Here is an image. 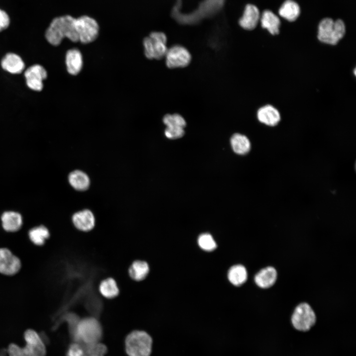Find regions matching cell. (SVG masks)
<instances>
[{
    "label": "cell",
    "instance_id": "1",
    "mask_svg": "<svg viewBox=\"0 0 356 356\" xmlns=\"http://www.w3.org/2000/svg\"><path fill=\"white\" fill-rule=\"evenodd\" d=\"M45 38L52 45H59L64 38L73 42H79L76 28V18L70 15L55 18L45 32Z\"/></svg>",
    "mask_w": 356,
    "mask_h": 356
},
{
    "label": "cell",
    "instance_id": "2",
    "mask_svg": "<svg viewBox=\"0 0 356 356\" xmlns=\"http://www.w3.org/2000/svg\"><path fill=\"white\" fill-rule=\"evenodd\" d=\"M25 344L20 346L11 343L6 348L8 356H46V344L41 334L33 329H26L23 334Z\"/></svg>",
    "mask_w": 356,
    "mask_h": 356
},
{
    "label": "cell",
    "instance_id": "3",
    "mask_svg": "<svg viewBox=\"0 0 356 356\" xmlns=\"http://www.w3.org/2000/svg\"><path fill=\"white\" fill-rule=\"evenodd\" d=\"M72 342L83 346L101 342L103 329L99 321L93 317L79 319L72 335Z\"/></svg>",
    "mask_w": 356,
    "mask_h": 356
},
{
    "label": "cell",
    "instance_id": "4",
    "mask_svg": "<svg viewBox=\"0 0 356 356\" xmlns=\"http://www.w3.org/2000/svg\"><path fill=\"white\" fill-rule=\"evenodd\" d=\"M153 341L150 335L142 330H134L125 339V349L128 356H150Z\"/></svg>",
    "mask_w": 356,
    "mask_h": 356
},
{
    "label": "cell",
    "instance_id": "5",
    "mask_svg": "<svg viewBox=\"0 0 356 356\" xmlns=\"http://www.w3.org/2000/svg\"><path fill=\"white\" fill-rule=\"evenodd\" d=\"M225 0H204L193 12L182 14L173 10L175 18L182 24H193L204 18L213 16L222 9Z\"/></svg>",
    "mask_w": 356,
    "mask_h": 356
},
{
    "label": "cell",
    "instance_id": "6",
    "mask_svg": "<svg viewBox=\"0 0 356 356\" xmlns=\"http://www.w3.org/2000/svg\"><path fill=\"white\" fill-rule=\"evenodd\" d=\"M345 32V26L342 20L324 18L319 24L317 38L323 43L335 45L343 38Z\"/></svg>",
    "mask_w": 356,
    "mask_h": 356
},
{
    "label": "cell",
    "instance_id": "7",
    "mask_svg": "<svg viewBox=\"0 0 356 356\" xmlns=\"http://www.w3.org/2000/svg\"><path fill=\"white\" fill-rule=\"evenodd\" d=\"M316 316L310 304L302 302L294 309L291 317V321L296 330L306 332L315 324Z\"/></svg>",
    "mask_w": 356,
    "mask_h": 356
},
{
    "label": "cell",
    "instance_id": "8",
    "mask_svg": "<svg viewBox=\"0 0 356 356\" xmlns=\"http://www.w3.org/2000/svg\"><path fill=\"white\" fill-rule=\"evenodd\" d=\"M166 43L167 37L164 33L152 32L143 41L145 56L150 59L162 58L165 56L168 50Z\"/></svg>",
    "mask_w": 356,
    "mask_h": 356
},
{
    "label": "cell",
    "instance_id": "9",
    "mask_svg": "<svg viewBox=\"0 0 356 356\" xmlns=\"http://www.w3.org/2000/svg\"><path fill=\"white\" fill-rule=\"evenodd\" d=\"M76 28L79 41L83 44H89L97 37L99 26L93 18L88 16H82L76 18Z\"/></svg>",
    "mask_w": 356,
    "mask_h": 356
},
{
    "label": "cell",
    "instance_id": "10",
    "mask_svg": "<svg viewBox=\"0 0 356 356\" xmlns=\"http://www.w3.org/2000/svg\"><path fill=\"white\" fill-rule=\"evenodd\" d=\"M166 57L167 66L170 68L184 67L189 64L191 55L184 47L176 45L168 49Z\"/></svg>",
    "mask_w": 356,
    "mask_h": 356
},
{
    "label": "cell",
    "instance_id": "11",
    "mask_svg": "<svg viewBox=\"0 0 356 356\" xmlns=\"http://www.w3.org/2000/svg\"><path fill=\"white\" fill-rule=\"evenodd\" d=\"M21 267V261L17 256L7 248H0V273L13 275L17 273Z\"/></svg>",
    "mask_w": 356,
    "mask_h": 356
},
{
    "label": "cell",
    "instance_id": "12",
    "mask_svg": "<svg viewBox=\"0 0 356 356\" xmlns=\"http://www.w3.org/2000/svg\"><path fill=\"white\" fill-rule=\"evenodd\" d=\"M24 76L26 84L30 89L35 91H41L43 88V81L47 77V72L43 66L35 64L25 71Z\"/></svg>",
    "mask_w": 356,
    "mask_h": 356
},
{
    "label": "cell",
    "instance_id": "13",
    "mask_svg": "<svg viewBox=\"0 0 356 356\" xmlns=\"http://www.w3.org/2000/svg\"><path fill=\"white\" fill-rule=\"evenodd\" d=\"M278 273L273 266H267L260 269L254 276L256 284L262 289H269L276 282Z\"/></svg>",
    "mask_w": 356,
    "mask_h": 356
},
{
    "label": "cell",
    "instance_id": "14",
    "mask_svg": "<svg viewBox=\"0 0 356 356\" xmlns=\"http://www.w3.org/2000/svg\"><path fill=\"white\" fill-rule=\"evenodd\" d=\"M257 118L261 123L271 127L277 125L281 119L278 110L269 104L264 106L258 110Z\"/></svg>",
    "mask_w": 356,
    "mask_h": 356
},
{
    "label": "cell",
    "instance_id": "15",
    "mask_svg": "<svg viewBox=\"0 0 356 356\" xmlns=\"http://www.w3.org/2000/svg\"><path fill=\"white\" fill-rule=\"evenodd\" d=\"M259 19L260 12L258 8L254 5L249 4L246 6L239 23L243 29L251 30L256 27Z\"/></svg>",
    "mask_w": 356,
    "mask_h": 356
},
{
    "label": "cell",
    "instance_id": "16",
    "mask_svg": "<svg viewBox=\"0 0 356 356\" xmlns=\"http://www.w3.org/2000/svg\"><path fill=\"white\" fill-rule=\"evenodd\" d=\"M72 221L77 228L84 231L92 229L95 224L94 217L89 210L75 213L72 217Z\"/></svg>",
    "mask_w": 356,
    "mask_h": 356
},
{
    "label": "cell",
    "instance_id": "17",
    "mask_svg": "<svg viewBox=\"0 0 356 356\" xmlns=\"http://www.w3.org/2000/svg\"><path fill=\"white\" fill-rule=\"evenodd\" d=\"M65 63L68 73L72 75H77L81 71L83 64L80 51L77 48L68 50L66 54Z\"/></svg>",
    "mask_w": 356,
    "mask_h": 356
},
{
    "label": "cell",
    "instance_id": "18",
    "mask_svg": "<svg viewBox=\"0 0 356 356\" xmlns=\"http://www.w3.org/2000/svg\"><path fill=\"white\" fill-rule=\"evenodd\" d=\"M2 68L11 74L21 73L25 68L22 58L13 53L6 54L1 61Z\"/></svg>",
    "mask_w": 356,
    "mask_h": 356
},
{
    "label": "cell",
    "instance_id": "19",
    "mask_svg": "<svg viewBox=\"0 0 356 356\" xmlns=\"http://www.w3.org/2000/svg\"><path fill=\"white\" fill-rule=\"evenodd\" d=\"M2 226L7 232H15L18 230L22 225V218L21 215L13 211L4 212L1 217Z\"/></svg>",
    "mask_w": 356,
    "mask_h": 356
},
{
    "label": "cell",
    "instance_id": "20",
    "mask_svg": "<svg viewBox=\"0 0 356 356\" xmlns=\"http://www.w3.org/2000/svg\"><path fill=\"white\" fill-rule=\"evenodd\" d=\"M261 22L263 28L266 29L271 35H276L279 32L280 21L279 18L272 12L265 10L263 12Z\"/></svg>",
    "mask_w": 356,
    "mask_h": 356
},
{
    "label": "cell",
    "instance_id": "21",
    "mask_svg": "<svg viewBox=\"0 0 356 356\" xmlns=\"http://www.w3.org/2000/svg\"><path fill=\"white\" fill-rule=\"evenodd\" d=\"M227 277L232 284L239 286L246 281L248 277L247 271L244 266L235 265L228 270Z\"/></svg>",
    "mask_w": 356,
    "mask_h": 356
},
{
    "label": "cell",
    "instance_id": "22",
    "mask_svg": "<svg viewBox=\"0 0 356 356\" xmlns=\"http://www.w3.org/2000/svg\"><path fill=\"white\" fill-rule=\"evenodd\" d=\"M71 185L75 189L80 191L85 190L89 185L90 180L88 176L80 170L71 172L68 177Z\"/></svg>",
    "mask_w": 356,
    "mask_h": 356
},
{
    "label": "cell",
    "instance_id": "23",
    "mask_svg": "<svg viewBox=\"0 0 356 356\" xmlns=\"http://www.w3.org/2000/svg\"><path fill=\"white\" fill-rule=\"evenodd\" d=\"M230 143L234 152L238 154H246L250 150V140L244 135L240 134H234L231 137Z\"/></svg>",
    "mask_w": 356,
    "mask_h": 356
},
{
    "label": "cell",
    "instance_id": "24",
    "mask_svg": "<svg viewBox=\"0 0 356 356\" xmlns=\"http://www.w3.org/2000/svg\"><path fill=\"white\" fill-rule=\"evenodd\" d=\"M279 15L289 21H294L298 18L300 13L299 5L292 0H286L279 10Z\"/></svg>",
    "mask_w": 356,
    "mask_h": 356
},
{
    "label": "cell",
    "instance_id": "25",
    "mask_svg": "<svg viewBox=\"0 0 356 356\" xmlns=\"http://www.w3.org/2000/svg\"><path fill=\"white\" fill-rule=\"evenodd\" d=\"M149 270V267L146 262L136 261L131 265L129 269V273L133 279L140 281L146 277Z\"/></svg>",
    "mask_w": 356,
    "mask_h": 356
},
{
    "label": "cell",
    "instance_id": "26",
    "mask_svg": "<svg viewBox=\"0 0 356 356\" xmlns=\"http://www.w3.org/2000/svg\"><path fill=\"white\" fill-rule=\"evenodd\" d=\"M28 236L31 241L35 245H43L49 237L48 229L44 225H40L30 229Z\"/></svg>",
    "mask_w": 356,
    "mask_h": 356
},
{
    "label": "cell",
    "instance_id": "27",
    "mask_svg": "<svg viewBox=\"0 0 356 356\" xmlns=\"http://www.w3.org/2000/svg\"><path fill=\"white\" fill-rule=\"evenodd\" d=\"M99 291L101 294L107 298H112L117 296L119 293L116 281L111 278L103 280L99 285Z\"/></svg>",
    "mask_w": 356,
    "mask_h": 356
},
{
    "label": "cell",
    "instance_id": "28",
    "mask_svg": "<svg viewBox=\"0 0 356 356\" xmlns=\"http://www.w3.org/2000/svg\"><path fill=\"white\" fill-rule=\"evenodd\" d=\"M84 356H106V346L101 342L84 346Z\"/></svg>",
    "mask_w": 356,
    "mask_h": 356
},
{
    "label": "cell",
    "instance_id": "29",
    "mask_svg": "<svg viewBox=\"0 0 356 356\" xmlns=\"http://www.w3.org/2000/svg\"><path fill=\"white\" fill-rule=\"evenodd\" d=\"M163 122L167 128H183L186 126L184 118L178 114H167L163 118Z\"/></svg>",
    "mask_w": 356,
    "mask_h": 356
},
{
    "label": "cell",
    "instance_id": "30",
    "mask_svg": "<svg viewBox=\"0 0 356 356\" xmlns=\"http://www.w3.org/2000/svg\"><path fill=\"white\" fill-rule=\"evenodd\" d=\"M199 247L206 251L210 252L217 248V244L212 236L208 233L201 234L198 238Z\"/></svg>",
    "mask_w": 356,
    "mask_h": 356
},
{
    "label": "cell",
    "instance_id": "31",
    "mask_svg": "<svg viewBox=\"0 0 356 356\" xmlns=\"http://www.w3.org/2000/svg\"><path fill=\"white\" fill-rule=\"evenodd\" d=\"M84 346L78 342H72L68 347L66 356H84Z\"/></svg>",
    "mask_w": 356,
    "mask_h": 356
},
{
    "label": "cell",
    "instance_id": "32",
    "mask_svg": "<svg viewBox=\"0 0 356 356\" xmlns=\"http://www.w3.org/2000/svg\"><path fill=\"white\" fill-rule=\"evenodd\" d=\"M184 134L183 128H166L165 131V134L167 137L170 139L178 138L183 136Z\"/></svg>",
    "mask_w": 356,
    "mask_h": 356
},
{
    "label": "cell",
    "instance_id": "33",
    "mask_svg": "<svg viewBox=\"0 0 356 356\" xmlns=\"http://www.w3.org/2000/svg\"><path fill=\"white\" fill-rule=\"evenodd\" d=\"M10 19L7 13L0 9V31L7 28L9 25Z\"/></svg>",
    "mask_w": 356,
    "mask_h": 356
},
{
    "label": "cell",
    "instance_id": "34",
    "mask_svg": "<svg viewBox=\"0 0 356 356\" xmlns=\"http://www.w3.org/2000/svg\"><path fill=\"white\" fill-rule=\"evenodd\" d=\"M0 356H8L6 348H3L0 350Z\"/></svg>",
    "mask_w": 356,
    "mask_h": 356
}]
</instances>
